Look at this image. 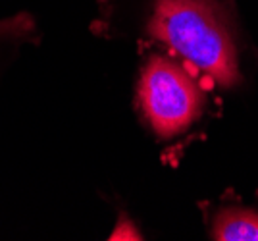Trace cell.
<instances>
[{"instance_id":"6da1fadb","label":"cell","mask_w":258,"mask_h":241,"mask_svg":"<svg viewBox=\"0 0 258 241\" xmlns=\"http://www.w3.org/2000/svg\"><path fill=\"white\" fill-rule=\"evenodd\" d=\"M147 29L220 87L241 81L235 41L216 0H156Z\"/></svg>"},{"instance_id":"3957f363","label":"cell","mask_w":258,"mask_h":241,"mask_svg":"<svg viewBox=\"0 0 258 241\" xmlns=\"http://www.w3.org/2000/svg\"><path fill=\"white\" fill-rule=\"evenodd\" d=\"M210 235L218 241H258V210L222 208L214 216Z\"/></svg>"},{"instance_id":"7a4b0ae2","label":"cell","mask_w":258,"mask_h":241,"mask_svg":"<svg viewBox=\"0 0 258 241\" xmlns=\"http://www.w3.org/2000/svg\"><path fill=\"white\" fill-rule=\"evenodd\" d=\"M141 110L158 137H173L201 118L205 93L187 70L166 56H151L137 87Z\"/></svg>"}]
</instances>
